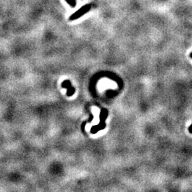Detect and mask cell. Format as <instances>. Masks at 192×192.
Listing matches in <instances>:
<instances>
[{
    "mask_svg": "<svg viewBox=\"0 0 192 192\" xmlns=\"http://www.w3.org/2000/svg\"><path fill=\"white\" fill-rule=\"evenodd\" d=\"M91 4H88V5L83 6V7L80 8L78 11L75 12V13H73L72 15L69 17V20L74 21L78 19L81 18V16H83L84 15V14L88 13V12L90 11V9H91Z\"/></svg>",
    "mask_w": 192,
    "mask_h": 192,
    "instance_id": "obj_1",
    "label": "cell"
},
{
    "mask_svg": "<svg viewBox=\"0 0 192 192\" xmlns=\"http://www.w3.org/2000/svg\"><path fill=\"white\" fill-rule=\"evenodd\" d=\"M61 86L62 88H67V93H66V96H73V94L75 93V88H73L72 86H71V83L70 81L68 80H66L64 81L61 84Z\"/></svg>",
    "mask_w": 192,
    "mask_h": 192,
    "instance_id": "obj_2",
    "label": "cell"
},
{
    "mask_svg": "<svg viewBox=\"0 0 192 192\" xmlns=\"http://www.w3.org/2000/svg\"><path fill=\"white\" fill-rule=\"evenodd\" d=\"M71 7H75L76 6V2L75 0H65Z\"/></svg>",
    "mask_w": 192,
    "mask_h": 192,
    "instance_id": "obj_3",
    "label": "cell"
},
{
    "mask_svg": "<svg viewBox=\"0 0 192 192\" xmlns=\"http://www.w3.org/2000/svg\"><path fill=\"white\" fill-rule=\"evenodd\" d=\"M189 132H191V133H192V124L190 126V127H189Z\"/></svg>",
    "mask_w": 192,
    "mask_h": 192,
    "instance_id": "obj_4",
    "label": "cell"
},
{
    "mask_svg": "<svg viewBox=\"0 0 192 192\" xmlns=\"http://www.w3.org/2000/svg\"><path fill=\"white\" fill-rule=\"evenodd\" d=\"M191 58H192V53H191Z\"/></svg>",
    "mask_w": 192,
    "mask_h": 192,
    "instance_id": "obj_5",
    "label": "cell"
}]
</instances>
